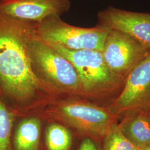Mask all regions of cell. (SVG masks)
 <instances>
[{
  "instance_id": "1",
  "label": "cell",
  "mask_w": 150,
  "mask_h": 150,
  "mask_svg": "<svg viewBox=\"0 0 150 150\" xmlns=\"http://www.w3.org/2000/svg\"><path fill=\"white\" fill-rule=\"evenodd\" d=\"M36 23L18 20L0 12V99L21 101L39 87L27 42Z\"/></svg>"
},
{
  "instance_id": "2",
  "label": "cell",
  "mask_w": 150,
  "mask_h": 150,
  "mask_svg": "<svg viewBox=\"0 0 150 150\" xmlns=\"http://www.w3.org/2000/svg\"><path fill=\"white\" fill-rule=\"evenodd\" d=\"M47 43L73 65L79 76L80 85L85 91L118 93L122 91L125 81L110 70L102 52L88 50H71L58 44Z\"/></svg>"
},
{
  "instance_id": "3",
  "label": "cell",
  "mask_w": 150,
  "mask_h": 150,
  "mask_svg": "<svg viewBox=\"0 0 150 150\" xmlns=\"http://www.w3.org/2000/svg\"><path fill=\"white\" fill-rule=\"evenodd\" d=\"M109 30L97 25L91 28L77 27L65 22L61 16L51 15L36 23L38 37L45 42L58 44L71 50L102 52Z\"/></svg>"
},
{
  "instance_id": "4",
  "label": "cell",
  "mask_w": 150,
  "mask_h": 150,
  "mask_svg": "<svg viewBox=\"0 0 150 150\" xmlns=\"http://www.w3.org/2000/svg\"><path fill=\"white\" fill-rule=\"evenodd\" d=\"M27 47L33 69H35L49 80L63 87L77 88L80 85L73 65L38 38L36 29L27 40Z\"/></svg>"
},
{
  "instance_id": "5",
  "label": "cell",
  "mask_w": 150,
  "mask_h": 150,
  "mask_svg": "<svg viewBox=\"0 0 150 150\" xmlns=\"http://www.w3.org/2000/svg\"><path fill=\"white\" fill-rule=\"evenodd\" d=\"M109 111L118 117L150 111V51L125 79Z\"/></svg>"
},
{
  "instance_id": "6",
  "label": "cell",
  "mask_w": 150,
  "mask_h": 150,
  "mask_svg": "<svg viewBox=\"0 0 150 150\" xmlns=\"http://www.w3.org/2000/svg\"><path fill=\"white\" fill-rule=\"evenodd\" d=\"M150 51V48L129 35L118 31L109 30L102 54L110 70L125 81Z\"/></svg>"
},
{
  "instance_id": "7",
  "label": "cell",
  "mask_w": 150,
  "mask_h": 150,
  "mask_svg": "<svg viewBox=\"0 0 150 150\" xmlns=\"http://www.w3.org/2000/svg\"><path fill=\"white\" fill-rule=\"evenodd\" d=\"M65 118L83 136L99 140L117 126V116L109 110L90 104L76 102L66 104L61 108Z\"/></svg>"
},
{
  "instance_id": "8",
  "label": "cell",
  "mask_w": 150,
  "mask_h": 150,
  "mask_svg": "<svg viewBox=\"0 0 150 150\" xmlns=\"http://www.w3.org/2000/svg\"><path fill=\"white\" fill-rule=\"evenodd\" d=\"M97 25L124 33L150 49V13L126 11L108 6L100 11Z\"/></svg>"
},
{
  "instance_id": "9",
  "label": "cell",
  "mask_w": 150,
  "mask_h": 150,
  "mask_svg": "<svg viewBox=\"0 0 150 150\" xmlns=\"http://www.w3.org/2000/svg\"><path fill=\"white\" fill-rule=\"evenodd\" d=\"M70 0H1L0 12L18 20L39 23L70 10Z\"/></svg>"
},
{
  "instance_id": "10",
  "label": "cell",
  "mask_w": 150,
  "mask_h": 150,
  "mask_svg": "<svg viewBox=\"0 0 150 150\" xmlns=\"http://www.w3.org/2000/svg\"><path fill=\"white\" fill-rule=\"evenodd\" d=\"M118 126L123 135L139 150L150 145V121L148 112L125 116Z\"/></svg>"
},
{
  "instance_id": "11",
  "label": "cell",
  "mask_w": 150,
  "mask_h": 150,
  "mask_svg": "<svg viewBox=\"0 0 150 150\" xmlns=\"http://www.w3.org/2000/svg\"><path fill=\"white\" fill-rule=\"evenodd\" d=\"M41 122L37 118L22 120L17 126L11 139L13 150H40Z\"/></svg>"
},
{
  "instance_id": "12",
  "label": "cell",
  "mask_w": 150,
  "mask_h": 150,
  "mask_svg": "<svg viewBox=\"0 0 150 150\" xmlns=\"http://www.w3.org/2000/svg\"><path fill=\"white\" fill-rule=\"evenodd\" d=\"M44 145L45 150H72L74 137L64 126L51 124L46 130Z\"/></svg>"
},
{
  "instance_id": "13",
  "label": "cell",
  "mask_w": 150,
  "mask_h": 150,
  "mask_svg": "<svg viewBox=\"0 0 150 150\" xmlns=\"http://www.w3.org/2000/svg\"><path fill=\"white\" fill-rule=\"evenodd\" d=\"M14 115L0 99V150H11Z\"/></svg>"
},
{
  "instance_id": "14",
  "label": "cell",
  "mask_w": 150,
  "mask_h": 150,
  "mask_svg": "<svg viewBox=\"0 0 150 150\" xmlns=\"http://www.w3.org/2000/svg\"><path fill=\"white\" fill-rule=\"evenodd\" d=\"M101 150H139L124 135L118 125L102 139Z\"/></svg>"
},
{
  "instance_id": "15",
  "label": "cell",
  "mask_w": 150,
  "mask_h": 150,
  "mask_svg": "<svg viewBox=\"0 0 150 150\" xmlns=\"http://www.w3.org/2000/svg\"><path fill=\"white\" fill-rule=\"evenodd\" d=\"M98 140L90 137L84 136L78 146L76 150H101L98 144Z\"/></svg>"
},
{
  "instance_id": "16",
  "label": "cell",
  "mask_w": 150,
  "mask_h": 150,
  "mask_svg": "<svg viewBox=\"0 0 150 150\" xmlns=\"http://www.w3.org/2000/svg\"><path fill=\"white\" fill-rule=\"evenodd\" d=\"M139 150H150V145L145 147L144 148H142V149H141Z\"/></svg>"
},
{
  "instance_id": "17",
  "label": "cell",
  "mask_w": 150,
  "mask_h": 150,
  "mask_svg": "<svg viewBox=\"0 0 150 150\" xmlns=\"http://www.w3.org/2000/svg\"><path fill=\"white\" fill-rule=\"evenodd\" d=\"M148 116H149V120H150V111L148 112Z\"/></svg>"
},
{
  "instance_id": "18",
  "label": "cell",
  "mask_w": 150,
  "mask_h": 150,
  "mask_svg": "<svg viewBox=\"0 0 150 150\" xmlns=\"http://www.w3.org/2000/svg\"><path fill=\"white\" fill-rule=\"evenodd\" d=\"M0 1H1V0H0Z\"/></svg>"
}]
</instances>
